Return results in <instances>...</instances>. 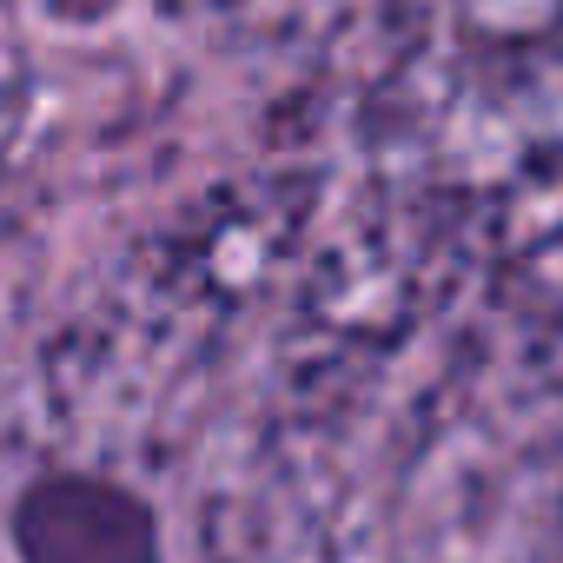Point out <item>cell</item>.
I'll use <instances>...</instances> for the list:
<instances>
[{"instance_id": "cell-1", "label": "cell", "mask_w": 563, "mask_h": 563, "mask_svg": "<svg viewBox=\"0 0 563 563\" xmlns=\"http://www.w3.org/2000/svg\"><path fill=\"white\" fill-rule=\"evenodd\" d=\"M21 563H159V530L107 477H47L14 510Z\"/></svg>"}]
</instances>
